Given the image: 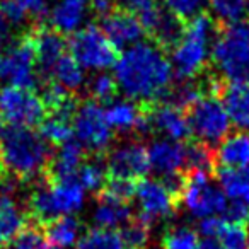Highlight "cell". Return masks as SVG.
<instances>
[{
	"instance_id": "obj_1",
	"label": "cell",
	"mask_w": 249,
	"mask_h": 249,
	"mask_svg": "<svg viewBox=\"0 0 249 249\" xmlns=\"http://www.w3.org/2000/svg\"><path fill=\"white\" fill-rule=\"evenodd\" d=\"M173 65L154 43H137L123 50L114 63V79L135 103H159L171 87Z\"/></svg>"
},
{
	"instance_id": "obj_2",
	"label": "cell",
	"mask_w": 249,
	"mask_h": 249,
	"mask_svg": "<svg viewBox=\"0 0 249 249\" xmlns=\"http://www.w3.org/2000/svg\"><path fill=\"white\" fill-rule=\"evenodd\" d=\"M52 157L50 143L33 128L9 126L0 137V159L18 181L43 179Z\"/></svg>"
},
{
	"instance_id": "obj_3",
	"label": "cell",
	"mask_w": 249,
	"mask_h": 249,
	"mask_svg": "<svg viewBox=\"0 0 249 249\" xmlns=\"http://www.w3.org/2000/svg\"><path fill=\"white\" fill-rule=\"evenodd\" d=\"M218 22L205 14L190 21L181 41L171 52V65L179 80H191L200 77L208 69V56L217 39Z\"/></svg>"
},
{
	"instance_id": "obj_4",
	"label": "cell",
	"mask_w": 249,
	"mask_h": 249,
	"mask_svg": "<svg viewBox=\"0 0 249 249\" xmlns=\"http://www.w3.org/2000/svg\"><path fill=\"white\" fill-rule=\"evenodd\" d=\"M84 188L79 181H43L36 184L28 198V215L29 220L38 224L41 229L45 224L58 217L72 215L84 207Z\"/></svg>"
},
{
	"instance_id": "obj_5",
	"label": "cell",
	"mask_w": 249,
	"mask_h": 249,
	"mask_svg": "<svg viewBox=\"0 0 249 249\" xmlns=\"http://www.w3.org/2000/svg\"><path fill=\"white\" fill-rule=\"evenodd\" d=\"M215 70L229 82L249 80V21L224 26L212 48Z\"/></svg>"
},
{
	"instance_id": "obj_6",
	"label": "cell",
	"mask_w": 249,
	"mask_h": 249,
	"mask_svg": "<svg viewBox=\"0 0 249 249\" xmlns=\"http://www.w3.org/2000/svg\"><path fill=\"white\" fill-rule=\"evenodd\" d=\"M191 133L207 145L222 142L231 130V120L217 94H205L186 109Z\"/></svg>"
},
{
	"instance_id": "obj_7",
	"label": "cell",
	"mask_w": 249,
	"mask_h": 249,
	"mask_svg": "<svg viewBox=\"0 0 249 249\" xmlns=\"http://www.w3.org/2000/svg\"><path fill=\"white\" fill-rule=\"evenodd\" d=\"M186 184L181 195V203L186 207L190 215L198 220L208 217L225 215L229 207V198L220 186L210 181L208 173H184Z\"/></svg>"
},
{
	"instance_id": "obj_8",
	"label": "cell",
	"mask_w": 249,
	"mask_h": 249,
	"mask_svg": "<svg viewBox=\"0 0 249 249\" xmlns=\"http://www.w3.org/2000/svg\"><path fill=\"white\" fill-rule=\"evenodd\" d=\"M0 79L9 82V86L22 87V89L35 90V87L38 86L39 77L36 67V53L29 31L12 41L9 48L2 53Z\"/></svg>"
},
{
	"instance_id": "obj_9",
	"label": "cell",
	"mask_w": 249,
	"mask_h": 249,
	"mask_svg": "<svg viewBox=\"0 0 249 249\" xmlns=\"http://www.w3.org/2000/svg\"><path fill=\"white\" fill-rule=\"evenodd\" d=\"M72 126L80 145L96 156L106 152L113 142V130L107 124L106 113L101 104L92 99H86L79 104Z\"/></svg>"
},
{
	"instance_id": "obj_10",
	"label": "cell",
	"mask_w": 249,
	"mask_h": 249,
	"mask_svg": "<svg viewBox=\"0 0 249 249\" xmlns=\"http://www.w3.org/2000/svg\"><path fill=\"white\" fill-rule=\"evenodd\" d=\"M0 114L11 126L33 128L46 120L48 111L35 90L4 86L0 87Z\"/></svg>"
},
{
	"instance_id": "obj_11",
	"label": "cell",
	"mask_w": 249,
	"mask_h": 249,
	"mask_svg": "<svg viewBox=\"0 0 249 249\" xmlns=\"http://www.w3.org/2000/svg\"><path fill=\"white\" fill-rule=\"evenodd\" d=\"M69 50L75 62L82 69L89 70H104L118 60V50L97 26H86L73 33L69 41Z\"/></svg>"
},
{
	"instance_id": "obj_12",
	"label": "cell",
	"mask_w": 249,
	"mask_h": 249,
	"mask_svg": "<svg viewBox=\"0 0 249 249\" xmlns=\"http://www.w3.org/2000/svg\"><path fill=\"white\" fill-rule=\"evenodd\" d=\"M137 18L142 24L145 36H149L150 43L162 48L164 52H173L186 29V24L171 14L162 5V2L157 0H150L149 4L143 5L137 12Z\"/></svg>"
},
{
	"instance_id": "obj_13",
	"label": "cell",
	"mask_w": 249,
	"mask_h": 249,
	"mask_svg": "<svg viewBox=\"0 0 249 249\" xmlns=\"http://www.w3.org/2000/svg\"><path fill=\"white\" fill-rule=\"evenodd\" d=\"M135 198L139 201L140 212L137 215L139 220L152 227L160 218H169L174 215L178 205L181 203L169 190L162 184V181L142 179L137 183Z\"/></svg>"
},
{
	"instance_id": "obj_14",
	"label": "cell",
	"mask_w": 249,
	"mask_h": 249,
	"mask_svg": "<svg viewBox=\"0 0 249 249\" xmlns=\"http://www.w3.org/2000/svg\"><path fill=\"white\" fill-rule=\"evenodd\" d=\"M107 178L137 181L143 178L150 169L149 152L140 142H128L113 149L106 157Z\"/></svg>"
},
{
	"instance_id": "obj_15",
	"label": "cell",
	"mask_w": 249,
	"mask_h": 249,
	"mask_svg": "<svg viewBox=\"0 0 249 249\" xmlns=\"http://www.w3.org/2000/svg\"><path fill=\"white\" fill-rule=\"evenodd\" d=\"M33 45H35L36 53V67H38V77L41 82L52 80V73L55 65L60 62L62 56L67 55V46L69 43L65 41L63 35L56 33L52 28H38L29 29Z\"/></svg>"
},
{
	"instance_id": "obj_16",
	"label": "cell",
	"mask_w": 249,
	"mask_h": 249,
	"mask_svg": "<svg viewBox=\"0 0 249 249\" xmlns=\"http://www.w3.org/2000/svg\"><path fill=\"white\" fill-rule=\"evenodd\" d=\"M147 106L154 132L164 133L174 142H190L193 137L186 111L166 103H143Z\"/></svg>"
},
{
	"instance_id": "obj_17",
	"label": "cell",
	"mask_w": 249,
	"mask_h": 249,
	"mask_svg": "<svg viewBox=\"0 0 249 249\" xmlns=\"http://www.w3.org/2000/svg\"><path fill=\"white\" fill-rule=\"evenodd\" d=\"M101 29L116 50H126L137 45L145 35L137 14L124 9H114L104 16Z\"/></svg>"
},
{
	"instance_id": "obj_18",
	"label": "cell",
	"mask_w": 249,
	"mask_h": 249,
	"mask_svg": "<svg viewBox=\"0 0 249 249\" xmlns=\"http://www.w3.org/2000/svg\"><path fill=\"white\" fill-rule=\"evenodd\" d=\"M149 152L150 169H154L160 176L184 173L186 162V143L174 142V140H156L147 149Z\"/></svg>"
},
{
	"instance_id": "obj_19",
	"label": "cell",
	"mask_w": 249,
	"mask_h": 249,
	"mask_svg": "<svg viewBox=\"0 0 249 249\" xmlns=\"http://www.w3.org/2000/svg\"><path fill=\"white\" fill-rule=\"evenodd\" d=\"M218 96L231 123L241 132H249V80L222 84Z\"/></svg>"
},
{
	"instance_id": "obj_20",
	"label": "cell",
	"mask_w": 249,
	"mask_h": 249,
	"mask_svg": "<svg viewBox=\"0 0 249 249\" xmlns=\"http://www.w3.org/2000/svg\"><path fill=\"white\" fill-rule=\"evenodd\" d=\"M79 142H67L58 149V152L52 157L50 166L46 169L45 179L63 183V181H77V174L82 164L86 162V152Z\"/></svg>"
},
{
	"instance_id": "obj_21",
	"label": "cell",
	"mask_w": 249,
	"mask_h": 249,
	"mask_svg": "<svg viewBox=\"0 0 249 249\" xmlns=\"http://www.w3.org/2000/svg\"><path fill=\"white\" fill-rule=\"evenodd\" d=\"M89 0H56L48 12L52 29L60 35L77 33L82 29L89 14Z\"/></svg>"
},
{
	"instance_id": "obj_22",
	"label": "cell",
	"mask_w": 249,
	"mask_h": 249,
	"mask_svg": "<svg viewBox=\"0 0 249 249\" xmlns=\"http://www.w3.org/2000/svg\"><path fill=\"white\" fill-rule=\"evenodd\" d=\"M29 215L19 208L14 195L0 193V244H11L29 227Z\"/></svg>"
},
{
	"instance_id": "obj_23",
	"label": "cell",
	"mask_w": 249,
	"mask_h": 249,
	"mask_svg": "<svg viewBox=\"0 0 249 249\" xmlns=\"http://www.w3.org/2000/svg\"><path fill=\"white\" fill-rule=\"evenodd\" d=\"M215 160L222 169H241L249 166V133L227 135L215 152Z\"/></svg>"
},
{
	"instance_id": "obj_24",
	"label": "cell",
	"mask_w": 249,
	"mask_h": 249,
	"mask_svg": "<svg viewBox=\"0 0 249 249\" xmlns=\"http://www.w3.org/2000/svg\"><path fill=\"white\" fill-rule=\"evenodd\" d=\"M130 218H132L130 203L113 200L104 195H97V203L92 213V220L96 222L97 227L116 229L120 225H126Z\"/></svg>"
},
{
	"instance_id": "obj_25",
	"label": "cell",
	"mask_w": 249,
	"mask_h": 249,
	"mask_svg": "<svg viewBox=\"0 0 249 249\" xmlns=\"http://www.w3.org/2000/svg\"><path fill=\"white\" fill-rule=\"evenodd\" d=\"M80 222L73 218L72 215H65V217H58L55 220L48 222L41 227L43 235L48 239L50 244L56 246V248H70V246L77 244L80 239Z\"/></svg>"
},
{
	"instance_id": "obj_26",
	"label": "cell",
	"mask_w": 249,
	"mask_h": 249,
	"mask_svg": "<svg viewBox=\"0 0 249 249\" xmlns=\"http://www.w3.org/2000/svg\"><path fill=\"white\" fill-rule=\"evenodd\" d=\"M104 113H106V120L111 130L135 132L139 118L142 114V104L135 101H113Z\"/></svg>"
},
{
	"instance_id": "obj_27",
	"label": "cell",
	"mask_w": 249,
	"mask_h": 249,
	"mask_svg": "<svg viewBox=\"0 0 249 249\" xmlns=\"http://www.w3.org/2000/svg\"><path fill=\"white\" fill-rule=\"evenodd\" d=\"M218 183L231 201L249 205V166L241 169H218Z\"/></svg>"
},
{
	"instance_id": "obj_28",
	"label": "cell",
	"mask_w": 249,
	"mask_h": 249,
	"mask_svg": "<svg viewBox=\"0 0 249 249\" xmlns=\"http://www.w3.org/2000/svg\"><path fill=\"white\" fill-rule=\"evenodd\" d=\"M217 160L215 152L210 145L198 140L186 142V162H184V173H208L213 174Z\"/></svg>"
},
{
	"instance_id": "obj_29",
	"label": "cell",
	"mask_w": 249,
	"mask_h": 249,
	"mask_svg": "<svg viewBox=\"0 0 249 249\" xmlns=\"http://www.w3.org/2000/svg\"><path fill=\"white\" fill-rule=\"evenodd\" d=\"M52 80L73 94L84 86L86 75H84V69L75 62V58L72 55H65L60 58V62L53 69Z\"/></svg>"
},
{
	"instance_id": "obj_30",
	"label": "cell",
	"mask_w": 249,
	"mask_h": 249,
	"mask_svg": "<svg viewBox=\"0 0 249 249\" xmlns=\"http://www.w3.org/2000/svg\"><path fill=\"white\" fill-rule=\"evenodd\" d=\"M77 249H126L120 232L114 229L94 227L80 235Z\"/></svg>"
},
{
	"instance_id": "obj_31",
	"label": "cell",
	"mask_w": 249,
	"mask_h": 249,
	"mask_svg": "<svg viewBox=\"0 0 249 249\" xmlns=\"http://www.w3.org/2000/svg\"><path fill=\"white\" fill-rule=\"evenodd\" d=\"M213 11L218 26H231L242 22L249 14V0H210L208 4Z\"/></svg>"
},
{
	"instance_id": "obj_32",
	"label": "cell",
	"mask_w": 249,
	"mask_h": 249,
	"mask_svg": "<svg viewBox=\"0 0 249 249\" xmlns=\"http://www.w3.org/2000/svg\"><path fill=\"white\" fill-rule=\"evenodd\" d=\"M198 232L186 225H171L160 237V249H196Z\"/></svg>"
},
{
	"instance_id": "obj_33",
	"label": "cell",
	"mask_w": 249,
	"mask_h": 249,
	"mask_svg": "<svg viewBox=\"0 0 249 249\" xmlns=\"http://www.w3.org/2000/svg\"><path fill=\"white\" fill-rule=\"evenodd\" d=\"M39 135L48 143L62 147L63 143L72 140V135H73L72 121L65 120V118H58V116L46 118V120L39 124Z\"/></svg>"
},
{
	"instance_id": "obj_34",
	"label": "cell",
	"mask_w": 249,
	"mask_h": 249,
	"mask_svg": "<svg viewBox=\"0 0 249 249\" xmlns=\"http://www.w3.org/2000/svg\"><path fill=\"white\" fill-rule=\"evenodd\" d=\"M217 239L224 249H249V231L246 224L224 220Z\"/></svg>"
},
{
	"instance_id": "obj_35",
	"label": "cell",
	"mask_w": 249,
	"mask_h": 249,
	"mask_svg": "<svg viewBox=\"0 0 249 249\" xmlns=\"http://www.w3.org/2000/svg\"><path fill=\"white\" fill-rule=\"evenodd\" d=\"M106 179V164L101 162V160H90V162L86 160L79 169V174H77V181L80 183V186L87 191H96V193L103 190Z\"/></svg>"
},
{
	"instance_id": "obj_36",
	"label": "cell",
	"mask_w": 249,
	"mask_h": 249,
	"mask_svg": "<svg viewBox=\"0 0 249 249\" xmlns=\"http://www.w3.org/2000/svg\"><path fill=\"white\" fill-rule=\"evenodd\" d=\"M208 4H210V0H162L164 7L184 24L193 21L198 16L205 14Z\"/></svg>"
},
{
	"instance_id": "obj_37",
	"label": "cell",
	"mask_w": 249,
	"mask_h": 249,
	"mask_svg": "<svg viewBox=\"0 0 249 249\" xmlns=\"http://www.w3.org/2000/svg\"><path fill=\"white\" fill-rule=\"evenodd\" d=\"M126 249H147L150 241V227L143 224L142 220L135 218L123 225V231L120 232Z\"/></svg>"
},
{
	"instance_id": "obj_38",
	"label": "cell",
	"mask_w": 249,
	"mask_h": 249,
	"mask_svg": "<svg viewBox=\"0 0 249 249\" xmlns=\"http://www.w3.org/2000/svg\"><path fill=\"white\" fill-rule=\"evenodd\" d=\"M118 90V82L114 77L107 75V73H99L89 82V94L90 99L96 101V103H113L114 97H116Z\"/></svg>"
},
{
	"instance_id": "obj_39",
	"label": "cell",
	"mask_w": 249,
	"mask_h": 249,
	"mask_svg": "<svg viewBox=\"0 0 249 249\" xmlns=\"http://www.w3.org/2000/svg\"><path fill=\"white\" fill-rule=\"evenodd\" d=\"M135 191H137V181L121 179V178H107L103 190L97 195H104V196L113 198V200L130 203V200L135 196Z\"/></svg>"
},
{
	"instance_id": "obj_40",
	"label": "cell",
	"mask_w": 249,
	"mask_h": 249,
	"mask_svg": "<svg viewBox=\"0 0 249 249\" xmlns=\"http://www.w3.org/2000/svg\"><path fill=\"white\" fill-rule=\"evenodd\" d=\"M16 4L26 12V16L35 21H41L50 12V0H14Z\"/></svg>"
},
{
	"instance_id": "obj_41",
	"label": "cell",
	"mask_w": 249,
	"mask_h": 249,
	"mask_svg": "<svg viewBox=\"0 0 249 249\" xmlns=\"http://www.w3.org/2000/svg\"><path fill=\"white\" fill-rule=\"evenodd\" d=\"M0 11L5 16L11 26H22L28 21L26 12L16 4L14 0H0Z\"/></svg>"
},
{
	"instance_id": "obj_42",
	"label": "cell",
	"mask_w": 249,
	"mask_h": 249,
	"mask_svg": "<svg viewBox=\"0 0 249 249\" xmlns=\"http://www.w3.org/2000/svg\"><path fill=\"white\" fill-rule=\"evenodd\" d=\"M224 224V218L220 217H208L200 220L198 224V232H200L203 237H217L218 232H220V227Z\"/></svg>"
},
{
	"instance_id": "obj_43",
	"label": "cell",
	"mask_w": 249,
	"mask_h": 249,
	"mask_svg": "<svg viewBox=\"0 0 249 249\" xmlns=\"http://www.w3.org/2000/svg\"><path fill=\"white\" fill-rule=\"evenodd\" d=\"M90 7L99 16H107L111 11H114V0H89Z\"/></svg>"
},
{
	"instance_id": "obj_44",
	"label": "cell",
	"mask_w": 249,
	"mask_h": 249,
	"mask_svg": "<svg viewBox=\"0 0 249 249\" xmlns=\"http://www.w3.org/2000/svg\"><path fill=\"white\" fill-rule=\"evenodd\" d=\"M114 2H118V5H120L118 9H124V11H130L133 14H137L143 5L149 4L150 0H114Z\"/></svg>"
},
{
	"instance_id": "obj_45",
	"label": "cell",
	"mask_w": 249,
	"mask_h": 249,
	"mask_svg": "<svg viewBox=\"0 0 249 249\" xmlns=\"http://www.w3.org/2000/svg\"><path fill=\"white\" fill-rule=\"evenodd\" d=\"M196 249H224L217 237H203L200 239Z\"/></svg>"
},
{
	"instance_id": "obj_46",
	"label": "cell",
	"mask_w": 249,
	"mask_h": 249,
	"mask_svg": "<svg viewBox=\"0 0 249 249\" xmlns=\"http://www.w3.org/2000/svg\"><path fill=\"white\" fill-rule=\"evenodd\" d=\"M9 35H11V24H9L5 16L0 11V43L5 41V39L9 38Z\"/></svg>"
},
{
	"instance_id": "obj_47",
	"label": "cell",
	"mask_w": 249,
	"mask_h": 249,
	"mask_svg": "<svg viewBox=\"0 0 249 249\" xmlns=\"http://www.w3.org/2000/svg\"><path fill=\"white\" fill-rule=\"evenodd\" d=\"M35 249H60V248H56V246H53V244H50V242H45V241H41L38 246H36Z\"/></svg>"
},
{
	"instance_id": "obj_48",
	"label": "cell",
	"mask_w": 249,
	"mask_h": 249,
	"mask_svg": "<svg viewBox=\"0 0 249 249\" xmlns=\"http://www.w3.org/2000/svg\"><path fill=\"white\" fill-rule=\"evenodd\" d=\"M9 176V173H7V169L4 167V162H2V159H0V183L5 179V178Z\"/></svg>"
},
{
	"instance_id": "obj_49",
	"label": "cell",
	"mask_w": 249,
	"mask_h": 249,
	"mask_svg": "<svg viewBox=\"0 0 249 249\" xmlns=\"http://www.w3.org/2000/svg\"><path fill=\"white\" fill-rule=\"evenodd\" d=\"M5 130H7V128H5V120L2 118V114H0V137L4 135Z\"/></svg>"
},
{
	"instance_id": "obj_50",
	"label": "cell",
	"mask_w": 249,
	"mask_h": 249,
	"mask_svg": "<svg viewBox=\"0 0 249 249\" xmlns=\"http://www.w3.org/2000/svg\"><path fill=\"white\" fill-rule=\"evenodd\" d=\"M2 53H4V52H2V50H0V60H2Z\"/></svg>"
},
{
	"instance_id": "obj_51",
	"label": "cell",
	"mask_w": 249,
	"mask_h": 249,
	"mask_svg": "<svg viewBox=\"0 0 249 249\" xmlns=\"http://www.w3.org/2000/svg\"><path fill=\"white\" fill-rule=\"evenodd\" d=\"M248 222H249V218H248Z\"/></svg>"
}]
</instances>
